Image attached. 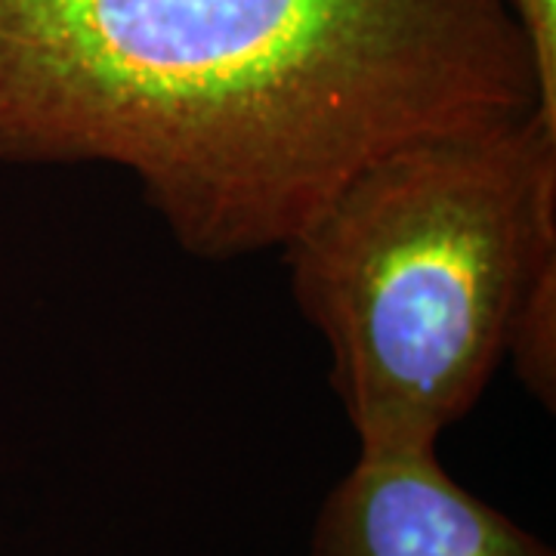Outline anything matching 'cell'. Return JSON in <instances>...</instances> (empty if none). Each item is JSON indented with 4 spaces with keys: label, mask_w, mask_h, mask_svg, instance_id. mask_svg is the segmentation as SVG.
I'll use <instances>...</instances> for the list:
<instances>
[{
    "label": "cell",
    "mask_w": 556,
    "mask_h": 556,
    "mask_svg": "<svg viewBox=\"0 0 556 556\" xmlns=\"http://www.w3.org/2000/svg\"><path fill=\"white\" fill-rule=\"evenodd\" d=\"M507 358H514L522 387L554 412L556 402V266L541 273L519 306Z\"/></svg>",
    "instance_id": "cell-4"
},
{
    "label": "cell",
    "mask_w": 556,
    "mask_h": 556,
    "mask_svg": "<svg viewBox=\"0 0 556 556\" xmlns=\"http://www.w3.org/2000/svg\"><path fill=\"white\" fill-rule=\"evenodd\" d=\"M309 556H556L427 452H358L321 501Z\"/></svg>",
    "instance_id": "cell-3"
},
{
    "label": "cell",
    "mask_w": 556,
    "mask_h": 556,
    "mask_svg": "<svg viewBox=\"0 0 556 556\" xmlns=\"http://www.w3.org/2000/svg\"><path fill=\"white\" fill-rule=\"evenodd\" d=\"M532 112L507 0H0V164L127 170L214 263L281 251L399 146Z\"/></svg>",
    "instance_id": "cell-1"
},
{
    "label": "cell",
    "mask_w": 556,
    "mask_h": 556,
    "mask_svg": "<svg viewBox=\"0 0 556 556\" xmlns=\"http://www.w3.org/2000/svg\"><path fill=\"white\" fill-rule=\"evenodd\" d=\"M358 452H427L507 358L556 266V127L538 112L399 146L281 248Z\"/></svg>",
    "instance_id": "cell-2"
},
{
    "label": "cell",
    "mask_w": 556,
    "mask_h": 556,
    "mask_svg": "<svg viewBox=\"0 0 556 556\" xmlns=\"http://www.w3.org/2000/svg\"><path fill=\"white\" fill-rule=\"evenodd\" d=\"M532 43L538 72V115L556 127V0H507Z\"/></svg>",
    "instance_id": "cell-5"
}]
</instances>
